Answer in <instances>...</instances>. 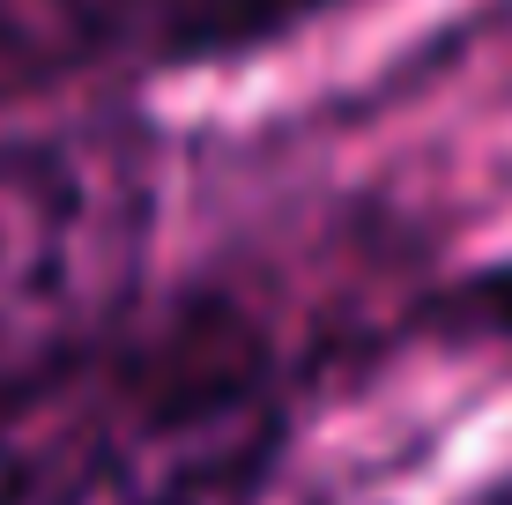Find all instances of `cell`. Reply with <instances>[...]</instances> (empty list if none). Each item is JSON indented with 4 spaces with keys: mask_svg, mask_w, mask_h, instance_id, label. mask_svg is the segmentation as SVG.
I'll return each mask as SVG.
<instances>
[{
    "mask_svg": "<svg viewBox=\"0 0 512 505\" xmlns=\"http://www.w3.org/2000/svg\"><path fill=\"white\" fill-rule=\"evenodd\" d=\"M149 223L156 171L127 119L0 134V394L67 372L127 320Z\"/></svg>",
    "mask_w": 512,
    "mask_h": 505,
    "instance_id": "cell-1",
    "label": "cell"
},
{
    "mask_svg": "<svg viewBox=\"0 0 512 505\" xmlns=\"http://www.w3.org/2000/svg\"><path fill=\"white\" fill-rule=\"evenodd\" d=\"M334 0H0V60L23 67H164L305 23Z\"/></svg>",
    "mask_w": 512,
    "mask_h": 505,
    "instance_id": "cell-2",
    "label": "cell"
},
{
    "mask_svg": "<svg viewBox=\"0 0 512 505\" xmlns=\"http://www.w3.org/2000/svg\"><path fill=\"white\" fill-rule=\"evenodd\" d=\"M475 305H483V312H490V320H498V327H505V335H512V275H490V283H483V290H475Z\"/></svg>",
    "mask_w": 512,
    "mask_h": 505,
    "instance_id": "cell-3",
    "label": "cell"
},
{
    "mask_svg": "<svg viewBox=\"0 0 512 505\" xmlns=\"http://www.w3.org/2000/svg\"><path fill=\"white\" fill-rule=\"evenodd\" d=\"M0 505H30V498H23V468H15L8 446H0Z\"/></svg>",
    "mask_w": 512,
    "mask_h": 505,
    "instance_id": "cell-4",
    "label": "cell"
},
{
    "mask_svg": "<svg viewBox=\"0 0 512 505\" xmlns=\"http://www.w3.org/2000/svg\"><path fill=\"white\" fill-rule=\"evenodd\" d=\"M468 505H512V476H498V483H490V491H475Z\"/></svg>",
    "mask_w": 512,
    "mask_h": 505,
    "instance_id": "cell-5",
    "label": "cell"
},
{
    "mask_svg": "<svg viewBox=\"0 0 512 505\" xmlns=\"http://www.w3.org/2000/svg\"><path fill=\"white\" fill-rule=\"evenodd\" d=\"M223 505H245V498H223Z\"/></svg>",
    "mask_w": 512,
    "mask_h": 505,
    "instance_id": "cell-6",
    "label": "cell"
}]
</instances>
